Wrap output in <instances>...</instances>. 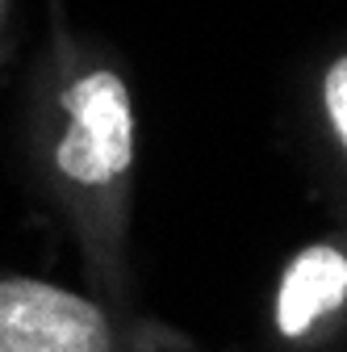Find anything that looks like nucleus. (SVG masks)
<instances>
[{"label": "nucleus", "mask_w": 347, "mask_h": 352, "mask_svg": "<svg viewBox=\"0 0 347 352\" xmlns=\"http://www.w3.org/2000/svg\"><path fill=\"white\" fill-rule=\"evenodd\" d=\"M326 109L335 118V130H339L343 143H347V59L335 63L331 76H326Z\"/></svg>", "instance_id": "obj_4"}, {"label": "nucleus", "mask_w": 347, "mask_h": 352, "mask_svg": "<svg viewBox=\"0 0 347 352\" xmlns=\"http://www.w3.org/2000/svg\"><path fill=\"white\" fill-rule=\"evenodd\" d=\"M67 109L75 118L71 135L59 143V168L80 185H105L130 164V101L117 76L97 72L84 76L71 93Z\"/></svg>", "instance_id": "obj_2"}, {"label": "nucleus", "mask_w": 347, "mask_h": 352, "mask_svg": "<svg viewBox=\"0 0 347 352\" xmlns=\"http://www.w3.org/2000/svg\"><path fill=\"white\" fill-rule=\"evenodd\" d=\"M347 294V260L335 248H306L285 273L276 323L285 336H301L318 315L335 311Z\"/></svg>", "instance_id": "obj_3"}, {"label": "nucleus", "mask_w": 347, "mask_h": 352, "mask_svg": "<svg viewBox=\"0 0 347 352\" xmlns=\"http://www.w3.org/2000/svg\"><path fill=\"white\" fill-rule=\"evenodd\" d=\"M0 352H109V327L67 289L0 281Z\"/></svg>", "instance_id": "obj_1"}]
</instances>
